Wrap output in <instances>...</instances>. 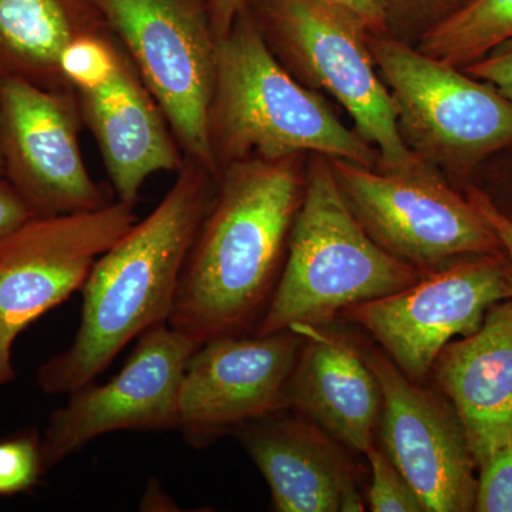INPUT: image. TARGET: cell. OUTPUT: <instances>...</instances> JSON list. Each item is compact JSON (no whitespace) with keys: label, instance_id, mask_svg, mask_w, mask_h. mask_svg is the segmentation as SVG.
I'll use <instances>...</instances> for the list:
<instances>
[{"label":"cell","instance_id":"1","mask_svg":"<svg viewBox=\"0 0 512 512\" xmlns=\"http://www.w3.org/2000/svg\"><path fill=\"white\" fill-rule=\"evenodd\" d=\"M303 192L301 156L222 168L185 259L171 329L197 348L255 332L284 268Z\"/></svg>","mask_w":512,"mask_h":512},{"label":"cell","instance_id":"2","mask_svg":"<svg viewBox=\"0 0 512 512\" xmlns=\"http://www.w3.org/2000/svg\"><path fill=\"white\" fill-rule=\"evenodd\" d=\"M214 190V175L185 158L160 204L97 259L82 288V319L72 345L37 373L43 392L70 394L93 383L128 343L167 322Z\"/></svg>","mask_w":512,"mask_h":512},{"label":"cell","instance_id":"3","mask_svg":"<svg viewBox=\"0 0 512 512\" xmlns=\"http://www.w3.org/2000/svg\"><path fill=\"white\" fill-rule=\"evenodd\" d=\"M208 136L217 175L228 165L320 154L379 167L376 148L298 82L266 45L245 9L217 42Z\"/></svg>","mask_w":512,"mask_h":512},{"label":"cell","instance_id":"4","mask_svg":"<svg viewBox=\"0 0 512 512\" xmlns=\"http://www.w3.org/2000/svg\"><path fill=\"white\" fill-rule=\"evenodd\" d=\"M423 275L367 234L339 190L329 157L312 154L284 268L254 333L326 325L346 309L400 291Z\"/></svg>","mask_w":512,"mask_h":512},{"label":"cell","instance_id":"5","mask_svg":"<svg viewBox=\"0 0 512 512\" xmlns=\"http://www.w3.org/2000/svg\"><path fill=\"white\" fill-rule=\"evenodd\" d=\"M247 10L282 66L315 92L330 94L379 153L380 170L423 163L404 143L392 97L369 49L370 33L328 0H248Z\"/></svg>","mask_w":512,"mask_h":512},{"label":"cell","instance_id":"6","mask_svg":"<svg viewBox=\"0 0 512 512\" xmlns=\"http://www.w3.org/2000/svg\"><path fill=\"white\" fill-rule=\"evenodd\" d=\"M404 143L450 173H473L512 148V104L488 83L389 35H369Z\"/></svg>","mask_w":512,"mask_h":512},{"label":"cell","instance_id":"7","mask_svg":"<svg viewBox=\"0 0 512 512\" xmlns=\"http://www.w3.org/2000/svg\"><path fill=\"white\" fill-rule=\"evenodd\" d=\"M346 204L377 244L423 274L500 242L466 194L434 165L389 171L329 158Z\"/></svg>","mask_w":512,"mask_h":512},{"label":"cell","instance_id":"8","mask_svg":"<svg viewBox=\"0 0 512 512\" xmlns=\"http://www.w3.org/2000/svg\"><path fill=\"white\" fill-rule=\"evenodd\" d=\"M163 111L184 157L215 178L208 114L217 39L205 0H94Z\"/></svg>","mask_w":512,"mask_h":512},{"label":"cell","instance_id":"9","mask_svg":"<svg viewBox=\"0 0 512 512\" xmlns=\"http://www.w3.org/2000/svg\"><path fill=\"white\" fill-rule=\"evenodd\" d=\"M62 72L99 147L116 201L134 208L151 175L181 170L183 151L113 33L70 43L63 52Z\"/></svg>","mask_w":512,"mask_h":512},{"label":"cell","instance_id":"10","mask_svg":"<svg viewBox=\"0 0 512 512\" xmlns=\"http://www.w3.org/2000/svg\"><path fill=\"white\" fill-rule=\"evenodd\" d=\"M137 221L134 208L32 217L0 238V387L13 382V346L23 330L82 291L87 276Z\"/></svg>","mask_w":512,"mask_h":512},{"label":"cell","instance_id":"11","mask_svg":"<svg viewBox=\"0 0 512 512\" xmlns=\"http://www.w3.org/2000/svg\"><path fill=\"white\" fill-rule=\"evenodd\" d=\"M510 298V268L498 252L457 259L340 318L365 330L404 375L421 383L448 343L473 335L488 309Z\"/></svg>","mask_w":512,"mask_h":512},{"label":"cell","instance_id":"12","mask_svg":"<svg viewBox=\"0 0 512 512\" xmlns=\"http://www.w3.org/2000/svg\"><path fill=\"white\" fill-rule=\"evenodd\" d=\"M76 94L0 77L3 178L33 217L99 210L110 204L87 171Z\"/></svg>","mask_w":512,"mask_h":512},{"label":"cell","instance_id":"13","mask_svg":"<svg viewBox=\"0 0 512 512\" xmlns=\"http://www.w3.org/2000/svg\"><path fill=\"white\" fill-rule=\"evenodd\" d=\"M355 340L382 386L380 447L427 512L474 511L477 464L463 424L443 394L413 382L382 349Z\"/></svg>","mask_w":512,"mask_h":512},{"label":"cell","instance_id":"14","mask_svg":"<svg viewBox=\"0 0 512 512\" xmlns=\"http://www.w3.org/2000/svg\"><path fill=\"white\" fill-rule=\"evenodd\" d=\"M195 349L167 322L144 332L110 382L74 390L52 413L40 440L45 470L104 434L178 429L181 383Z\"/></svg>","mask_w":512,"mask_h":512},{"label":"cell","instance_id":"15","mask_svg":"<svg viewBox=\"0 0 512 512\" xmlns=\"http://www.w3.org/2000/svg\"><path fill=\"white\" fill-rule=\"evenodd\" d=\"M302 345L295 330L225 336L198 346L185 367L178 430L205 447L244 424L288 410V382Z\"/></svg>","mask_w":512,"mask_h":512},{"label":"cell","instance_id":"16","mask_svg":"<svg viewBox=\"0 0 512 512\" xmlns=\"http://www.w3.org/2000/svg\"><path fill=\"white\" fill-rule=\"evenodd\" d=\"M278 512H360L359 476L348 448L311 420L284 410L239 427Z\"/></svg>","mask_w":512,"mask_h":512},{"label":"cell","instance_id":"17","mask_svg":"<svg viewBox=\"0 0 512 512\" xmlns=\"http://www.w3.org/2000/svg\"><path fill=\"white\" fill-rule=\"evenodd\" d=\"M302 345L289 377L288 410L356 454L376 446L383 392L355 340L323 326L298 325Z\"/></svg>","mask_w":512,"mask_h":512},{"label":"cell","instance_id":"18","mask_svg":"<svg viewBox=\"0 0 512 512\" xmlns=\"http://www.w3.org/2000/svg\"><path fill=\"white\" fill-rule=\"evenodd\" d=\"M431 372L467 434L477 467L512 441V298L473 335L448 343Z\"/></svg>","mask_w":512,"mask_h":512},{"label":"cell","instance_id":"19","mask_svg":"<svg viewBox=\"0 0 512 512\" xmlns=\"http://www.w3.org/2000/svg\"><path fill=\"white\" fill-rule=\"evenodd\" d=\"M106 30L94 0H0V77L70 92L62 72L64 50Z\"/></svg>","mask_w":512,"mask_h":512},{"label":"cell","instance_id":"20","mask_svg":"<svg viewBox=\"0 0 512 512\" xmlns=\"http://www.w3.org/2000/svg\"><path fill=\"white\" fill-rule=\"evenodd\" d=\"M512 39V0H466L421 32L417 49L458 69Z\"/></svg>","mask_w":512,"mask_h":512},{"label":"cell","instance_id":"21","mask_svg":"<svg viewBox=\"0 0 512 512\" xmlns=\"http://www.w3.org/2000/svg\"><path fill=\"white\" fill-rule=\"evenodd\" d=\"M365 456L370 466V487L367 491L370 511L427 512L419 495L382 447L373 446Z\"/></svg>","mask_w":512,"mask_h":512},{"label":"cell","instance_id":"22","mask_svg":"<svg viewBox=\"0 0 512 512\" xmlns=\"http://www.w3.org/2000/svg\"><path fill=\"white\" fill-rule=\"evenodd\" d=\"M42 473V441L36 434L0 441V497L26 493L35 487Z\"/></svg>","mask_w":512,"mask_h":512},{"label":"cell","instance_id":"23","mask_svg":"<svg viewBox=\"0 0 512 512\" xmlns=\"http://www.w3.org/2000/svg\"><path fill=\"white\" fill-rule=\"evenodd\" d=\"M476 512H512V441L477 467Z\"/></svg>","mask_w":512,"mask_h":512},{"label":"cell","instance_id":"24","mask_svg":"<svg viewBox=\"0 0 512 512\" xmlns=\"http://www.w3.org/2000/svg\"><path fill=\"white\" fill-rule=\"evenodd\" d=\"M463 70L493 86L512 104V39L501 43L477 62L463 67Z\"/></svg>","mask_w":512,"mask_h":512},{"label":"cell","instance_id":"25","mask_svg":"<svg viewBox=\"0 0 512 512\" xmlns=\"http://www.w3.org/2000/svg\"><path fill=\"white\" fill-rule=\"evenodd\" d=\"M464 194L470 198L474 207L480 212L481 217L493 229L495 237L500 242L501 252L507 259L512 281V217L500 210L483 188L471 185Z\"/></svg>","mask_w":512,"mask_h":512},{"label":"cell","instance_id":"26","mask_svg":"<svg viewBox=\"0 0 512 512\" xmlns=\"http://www.w3.org/2000/svg\"><path fill=\"white\" fill-rule=\"evenodd\" d=\"M348 10L370 35H387L393 19L394 0H328Z\"/></svg>","mask_w":512,"mask_h":512},{"label":"cell","instance_id":"27","mask_svg":"<svg viewBox=\"0 0 512 512\" xmlns=\"http://www.w3.org/2000/svg\"><path fill=\"white\" fill-rule=\"evenodd\" d=\"M464 2L466 0H394L392 23L397 16L403 15L426 22V28H429Z\"/></svg>","mask_w":512,"mask_h":512},{"label":"cell","instance_id":"28","mask_svg":"<svg viewBox=\"0 0 512 512\" xmlns=\"http://www.w3.org/2000/svg\"><path fill=\"white\" fill-rule=\"evenodd\" d=\"M33 217L28 205L20 198L6 178H0V238Z\"/></svg>","mask_w":512,"mask_h":512},{"label":"cell","instance_id":"29","mask_svg":"<svg viewBox=\"0 0 512 512\" xmlns=\"http://www.w3.org/2000/svg\"><path fill=\"white\" fill-rule=\"evenodd\" d=\"M205 2H207L212 33L217 42L231 32L235 20L248 5V0H205Z\"/></svg>","mask_w":512,"mask_h":512},{"label":"cell","instance_id":"30","mask_svg":"<svg viewBox=\"0 0 512 512\" xmlns=\"http://www.w3.org/2000/svg\"><path fill=\"white\" fill-rule=\"evenodd\" d=\"M500 210H503L505 214L510 215L512 217V181L510 185V197H508L507 202L505 204L497 205Z\"/></svg>","mask_w":512,"mask_h":512},{"label":"cell","instance_id":"31","mask_svg":"<svg viewBox=\"0 0 512 512\" xmlns=\"http://www.w3.org/2000/svg\"><path fill=\"white\" fill-rule=\"evenodd\" d=\"M3 177V158H2V147H0V178Z\"/></svg>","mask_w":512,"mask_h":512}]
</instances>
